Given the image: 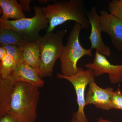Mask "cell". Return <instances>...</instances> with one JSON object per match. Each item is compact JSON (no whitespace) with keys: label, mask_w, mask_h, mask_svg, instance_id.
<instances>
[{"label":"cell","mask_w":122,"mask_h":122,"mask_svg":"<svg viewBox=\"0 0 122 122\" xmlns=\"http://www.w3.org/2000/svg\"><path fill=\"white\" fill-rule=\"evenodd\" d=\"M120 85L117 90L113 92L112 97V109L122 110V93L120 89Z\"/></svg>","instance_id":"d6986e66"},{"label":"cell","mask_w":122,"mask_h":122,"mask_svg":"<svg viewBox=\"0 0 122 122\" xmlns=\"http://www.w3.org/2000/svg\"><path fill=\"white\" fill-rule=\"evenodd\" d=\"M110 13L119 19L122 22V0H113L109 2Z\"/></svg>","instance_id":"e0dca14e"},{"label":"cell","mask_w":122,"mask_h":122,"mask_svg":"<svg viewBox=\"0 0 122 122\" xmlns=\"http://www.w3.org/2000/svg\"><path fill=\"white\" fill-rule=\"evenodd\" d=\"M0 60V77L4 78L9 76L12 71L16 61L13 57L8 54Z\"/></svg>","instance_id":"2e32d148"},{"label":"cell","mask_w":122,"mask_h":122,"mask_svg":"<svg viewBox=\"0 0 122 122\" xmlns=\"http://www.w3.org/2000/svg\"><path fill=\"white\" fill-rule=\"evenodd\" d=\"M7 50L8 54L13 57L16 61L20 58L21 46L14 45H1Z\"/></svg>","instance_id":"ac0fdd59"},{"label":"cell","mask_w":122,"mask_h":122,"mask_svg":"<svg viewBox=\"0 0 122 122\" xmlns=\"http://www.w3.org/2000/svg\"><path fill=\"white\" fill-rule=\"evenodd\" d=\"M97 120L98 122H115L110 121L108 119H104L101 118H99L97 119Z\"/></svg>","instance_id":"603a6c76"},{"label":"cell","mask_w":122,"mask_h":122,"mask_svg":"<svg viewBox=\"0 0 122 122\" xmlns=\"http://www.w3.org/2000/svg\"><path fill=\"white\" fill-rule=\"evenodd\" d=\"M86 16L91 26V32L89 39L91 44L92 50L95 49L100 54L109 57L111 54L110 48L105 45L102 36V29L100 24L99 15L96 7H92L86 13Z\"/></svg>","instance_id":"9c48e42d"},{"label":"cell","mask_w":122,"mask_h":122,"mask_svg":"<svg viewBox=\"0 0 122 122\" xmlns=\"http://www.w3.org/2000/svg\"><path fill=\"white\" fill-rule=\"evenodd\" d=\"M35 15L30 18H22L13 20H0V28L11 29L15 30L26 42L37 41L41 36L39 32L48 28L49 22L46 18L42 7H33Z\"/></svg>","instance_id":"5b68a950"},{"label":"cell","mask_w":122,"mask_h":122,"mask_svg":"<svg viewBox=\"0 0 122 122\" xmlns=\"http://www.w3.org/2000/svg\"><path fill=\"white\" fill-rule=\"evenodd\" d=\"M0 6L2 13L0 20H17L26 18L21 6L17 0H0Z\"/></svg>","instance_id":"5bb4252c"},{"label":"cell","mask_w":122,"mask_h":122,"mask_svg":"<svg viewBox=\"0 0 122 122\" xmlns=\"http://www.w3.org/2000/svg\"><path fill=\"white\" fill-rule=\"evenodd\" d=\"M0 122H21L10 114H7L0 117Z\"/></svg>","instance_id":"44dd1931"},{"label":"cell","mask_w":122,"mask_h":122,"mask_svg":"<svg viewBox=\"0 0 122 122\" xmlns=\"http://www.w3.org/2000/svg\"><path fill=\"white\" fill-rule=\"evenodd\" d=\"M39 87L27 82H15L8 114L21 122H35L40 98Z\"/></svg>","instance_id":"7a4b0ae2"},{"label":"cell","mask_w":122,"mask_h":122,"mask_svg":"<svg viewBox=\"0 0 122 122\" xmlns=\"http://www.w3.org/2000/svg\"><path fill=\"white\" fill-rule=\"evenodd\" d=\"M71 122H81V121H79V120L75 118L74 117H73L72 118V119H71Z\"/></svg>","instance_id":"d4e9b609"},{"label":"cell","mask_w":122,"mask_h":122,"mask_svg":"<svg viewBox=\"0 0 122 122\" xmlns=\"http://www.w3.org/2000/svg\"><path fill=\"white\" fill-rule=\"evenodd\" d=\"M7 77L13 82H27L39 88L44 85V81L35 70L23 62L20 58L16 61L13 70Z\"/></svg>","instance_id":"8fae6325"},{"label":"cell","mask_w":122,"mask_h":122,"mask_svg":"<svg viewBox=\"0 0 122 122\" xmlns=\"http://www.w3.org/2000/svg\"><path fill=\"white\" fill-rule=\"evenodd\" d=\"M51 1L52 0H38V1L41 4H45V3L49 2V1Z\"/></svg>","instance_id":"cb8c5ba5"},{"label":"cell","mask_w":122,"mask_h":122,"mask_svg":"<svg viewBox=\"0 0 122 122\" xmlns=\"http://www.w3.org/2000/svg\"><path fill=\"white\" fill-rule=\"evenodd\" d=\"M15 82L0 77V117L8 113Z\"/></svg>","instance_id":"4fadbf2b"},{"label":"cell","mask_w":122,"mask_h":122,"mask_svg":"<svg viewBox=\"0 0 122 122\" xmlns=\"http://www.w3.org/2000/svg\"><path fill=\"white\" fill-rule=\"evenodd\" d=\"M21 60L32 68L39 75L40 51L38 41L25 42L21 46Z\"/></svg>","instance_id":"7c38bea8"},{"label":"cell","mask_w":122,"mask_h":122,"mask_svg":"<svg viewBox=\"0 0 122 122\" xmlns=\"http://www.w3.org/2000/svg\"><path fill=\"white\" fill-rule=\"evenodd\" d=\"M67 32L62 29L56 33L46 32L38 41L40 51L39 76L41 78L52 76L55 64L62 53L63 39Z\"/></svg>","instance_id":"3957f363"},{"label":"cell","mask_w":122,"mask_h":122,"mask_svg":"<svg viewBox=\"0 0 122 122\" xmlns=\"http://www.w3.org/2000/svg\"><path fill=\"white\" fill-rule=\"evenodd\" d=\"M31 0H20L19 3L21 6L23 12H30L31 10L30 3L31 2Z\"/></svg>","instance_id":"ffe728a7"},{"label":"cell","mask_w":122,"mask_h":122,"mask_svg":"<svg viewBox=\"0 0 122 122\" xmlns=\"http://www.w3.org/2000/svg\"><path fill=\"white\" fill-rule=\"evenodd\" d=\"M100 24L102 32L109 35L114 48L122 52V22L105 10L100 11Z\"/></svg>","instance_id":"ba28073f"},{"label":"cell","mask_w":122,"mask_h":122,"mask_svg":"<svg viewBox=\"0 0 122 122\" xmlns=\"http://www.w3.org/2000/svg\"><path fill=\"white\" fill-rule=\"evenodd\" d=\"M78 71L72 76H64L60 73L57 74L58 79H62L70 82L74 87L77 96V103L78 106L77 111L73 114V117L81 122H89L84 112L85 106V90L87 85H89L95 79V76L92 70H85L78 67Z\"/></svg>","instance_id":"8992f818"},{"label":"cell","mask_w":122,"mask_h":122,"mask_svg":"<svg viewBox=\"0 0 122 122\" xmlns=\"http://www.w3.org/2000/svg\"><path fill=\"white\" fill-rule=\"evenodd\" d=\"M8 53L6 49L2 46L0 45V60L5 56Z\"/></svg>","instance_id":"7402d4cb"},{"label":"cell","mask_w":122,"mask_h":122,"mask_svg":"<svg viewBox=\"0 0 122 122\" xmlns=\"http://www.w3.org/2000/svg\"><path fill=\"white\" fill-rule=\"evenodd\" d=\"M85 67L93 71L95 77L107 74L111 83H117L122 81V65H114L106 56L96 51L93 62L87 63Z\"/></svg>","instance_id":"52a82bcc"},{"label":"cell","mask_w":122,"mask_h":122,"mask_svg":"<svg viewBox=\"0 0 122 122\" xmlns=\"http://www.w3.org/2000/svg\"><path fill=\"white\" fill-rule=\"evenodd\" d=\"M26 42L15 30L11 29L0 28V44L22 46Z\"/></svg>","instance_id":"9a60e30c"},{"label":"cell","mask_w":122,"mask_h":122,"mask_svg":"<svg viewBox=\"0 0 122 122\" xmlns=\"http://www.w3.org/2000/svg\"><path fill=\"white\" fill-rule=\"evenodd\" d=\"M114 91L112 87L102 88L96 84L94 80L89 85L85 96V106L92 104L97 108L109 110L112 109V97Z\"/></svg>","instance_id":"30bf717a"},{"label":"cell","mask_w":122,"mask_h":122,"mask_svg":"<svg viewBox=\"0 0 122 122\" xmlns=\"http://www.w3.org/2000/svg\"><path fill=\"white\" fill-rule=\"evenodd\" d=\"M82 29L80 24L75 22L68 36V42L63 47L60 58L61 74L63 76L76 74L78 71L77 64L79 60L85 56H93L92 50L85 49L79 42V35Z\"/></svg>","instance_id":"277c9868"},{"label":"cell","mask_w":122,"mask_h":122,"mask_svg":"<svg viewBox=\"0 0 122 122\" xmlns=\"http://www.w3.org/2000/svg\"><path fill=\"white\" fill-rule=\"evenodd\" d=\"M53 2L46 7H42L49 22L47 32H52L56 26L70 20L80 24L83 29L90 28L89 21L81 0H55Z\"/></svg>","instance_id":"6da1fadb"}]
</instances>
